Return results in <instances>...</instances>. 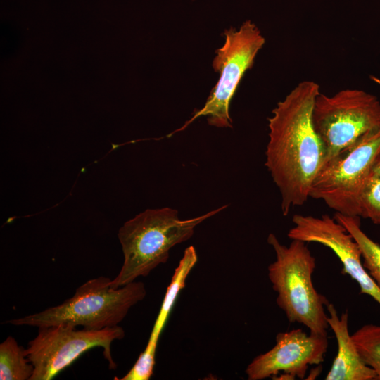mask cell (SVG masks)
Returning <instances> with one entry per match:
<instances>
[{"label": "cell", "mask_w": 380, "mask_h": 380, "mask_svg": "<svg viewBox=\"0 0 380 380\" xmlns=\"http://www.w3.org/2000/svg\"><path fill=\"white\" fill-rule=\"evenodd\" d=\"M319 93L317 83L302 81L268 118L265 165L280 192L284 215L308 201L312 183L324 163V148L312 123Z\"/></svg>", "instance_id": "cell-1"}, {"label": "cell", "mask_w": 380, "mask_h": 380, "mask_svg": "<svg viewBox=\"0 0 380 380\" xmlns=\"http://www.w3.org/2000/svg\"><path fill=\"white\" fill-rule=\"evenodd\" d=\"M227 207L185 220L180 219L179 212L172 208L146 209L127 220L118 234L124 261L119 273L111 280L112 287L119 288L139 277H147L167 261L172 248L189 240L198 224Z\"/></svg>", "instance_id": "cell-2"}, {"label": "cell", "mask_w": 380, "mask_h": 380, "mask_svg": "<svg viewBox=\"0 0 380 380\" xmlns=\"http://www.w3.org/2000/svg\"><path fill=\"white\" fill-rule=\"evenodd\" d=\"M267 243L276 255L267 270L272 289L277 293V305L289 322L303 324L310 333L327 336L329 327L325 306L329 301L312 284L316 262L306 243L291 239L285 246L274 234L268 235Z\"/></svg>", "instance_id": "cell-3"}, {"label": "cell", "mask_w": 380, "mask_h": 380, "mask_svg": "<svg viewBox=\"0 0 380 380\" xmlns=\"http://www.w3.org/2000/svg\"><path fill=\"white\" fill-rule=\"evenodd\" d=\"M110 282L104 276L89 279L63 303L5 323L38 328L67 324L91 330L117 326L145 298L146 290L141 281L119 288L112 287Z\"/></svg>", "instance_id": "cell-4"}, {"label": "cell", "mask_w": 380, "mask_h": 380, "mask_svg": "<svg viewBox=\"0 0 380 380\" xmlns=\"http://www.w3.org/2000/svg\"><path fill=\"white\" fill-rule=\"evenodd\" d=\"M380 156V126L326 162L315 177L309 196L348 216L360 217L359 198Z\"/></svg>", "instance_id": "cell-5"}, {"label": "cell", "mask_w": 380, "mask_h": 380, "mask_svg": "<svg viewBox=\"0 0 380 380\" xmlns=\"http://www.w3.org/2000/svg\"><path fill=\"white\" fill-rule=\"evenodd\" d=\"M224 35V44L216 50L212 63L213 70L220 74L217 84L204 106L170 136L184 130L201 116H206L208 123L211 126L232 127L229 114L231 101L245 72L253 66L265 39L258 27L251 20L245 21L239 29L230 27L226 30Z\"/></svg>", "instance_id": "cell-6"}, {"label": "cell", "mask_w": 380, "mask_h": 380, "mask_svg": "<svg viewBox=\"0 0 380 380\" xmlns=\"http://www.w3.org/2000/svg\"><path fill=\"white\" fill-rule=\"evenodd\" d=\"M312 123L324 148L325 163L380 126V101L357 89H342L332 96L319 93L313 107Z\"/></svg>", "instance_id": "cell-7"}, {"label": "cell", "mask_w": 380, "mask_h": 380, "mask_svg": "<svg viewBox=\"0 0 380 380\" xmlns=\"http://www.w3.org/2000/svg\"><path fill=\"white\" fill-rule=\"evenodd\" d=\"M124 336L125 331L119 325L99 330L76 329V327L67 324L39 328L37 335L25 350L34 366L30 380L52 379L82 353L94 347L103 348L110 369H115L111 344Z\"/></svg>", "instance_id": "cell-8"}, {"label": "cell", "mask_w": 380, "mask_h": 380, "mask_svg": "<svg viewBox=\"0 0 380 380\" xmlns=\"http://www.w3.org/2000/svg\"><path fill=\"white\" fill-rule=\"evenodd\" d=\"M287 236L305 243H317L331 249L348 274L360 286V293L371 296L380 305V289L365 268L360 249L352 236L334 217L294 215Z\"/></svg>", "instance_id": "cell-9"}, {"label": "cell", "mask_w": 380, "mask_h": 380, "mask_svg": "<svg viewBox=\"0 0 380 380\" xmlns=\"http://www.w3.org/2000/svg\"><path fill=\"white\" fill-rule=\"evenodd\" d=\"M328 348L327 336L310 333L300 329L278 333L274 346L255 357L248 365V380H262L277 376L303 379L309 366L318 365L324 360Z\"/></svg>", "instance_id": "cell-10"}, {"label": "cell", "mask_w": 380, "mask_h": 380, "mask_svg": "<svg viewBox=\"0 0 380 380\" xmlns=\"http://www.w3.org/2000/svg\"><path fill=\"white\" fill-rule=\"evenodd\" d=\"M198 260L195 248H186L175 270L167 288L160 311L156 319L148 341L144 351L129 371L120 380H148L155 366L158 342L179 291L184 288L186 279Z\"/></svg>", "instance_id": "cell-11"}, {"label": "cell", "mask_w": 380, "mask_h": 380, "mask_svg": "<svg viewBox=\"0 0 380 380\" xmlns=\"http://www.w3.org/2000/svg\"><path fill=\"white\" fill-rule=\"evenodd\" d=\"M327 321L337 341L338 350L326 380H375L374 371L361 358L348 330V313L340 317L332 303L326 306Z\"/></svg>", "instance_id": "cell-12"}, {"label": "cell", "mask_w": 380, "mask_h": 380, "mask_svg": "<svg viewBox=\"0 0 380 380\" xmlns=\"http://www.w3.org/2000/svg\"><path fill=\"white\" fill-rule=\"evenodd\" d=\"M334 218L345 227L357 243L363 265L380 289V245L362 230L360 217L335 213Z\"/></svg>", "instance_id": "cell-13"}, {"label": "cell", "mask_w": 380, "mask_h": 380, "mask_svg": "<svg viewBox=\"0 0 380 380\" xmlns=\"http://www.w3.org/2000/svg\"><path fill=\"white\" fill-rule=\"evenodd\" d=\"M25 350L11 336H8L1 343V380H30L34 366L27 357Z\"/></svg>", "instance_id": "cell-14"}, {"label": "cell", "mask_w": 380, "mask_h": 380, "mask_svg": "<svg viewBox=\"0 0 380 380\" xmlns=\"http://www.w3.org/2000/svg\"><path fill=\"white\" fill-rule=\"evenodd\" d=\"M351 336L364 362L374 371L375 380H380V325H363Z\"/></svg>", "instance_id": "cell-15"}, {"label": "cell", "mask_w": 380, "mask_h": 380, "mask_svg": "<svg viewBox=\"0 0 380 380\" xmlns=\"http://www.w3.org/2000/svg\"><path fill=\"white\" fill-rule=\"evenodd\" d=\"M360 217L380 224V177L371 175L359 198Z\"/></svg>", "instance_id": "cell-16"}, {"label": "cell", "mask_w": 380, "mask_h": 380, "mask_svg": "<svg viewBox=\"0 0 380 380\" xmlns=\"http://www.w3.org/2000/svg\"><path fill=\"white\" fill-rule=\"evenodd\" d=\"M371 175H375V176H377V177H380V156L379 157L376 162L375 163V164H374V167L372 168V171Z\"/></svg>", "instance_id": "cell-17"}]
</instances>
